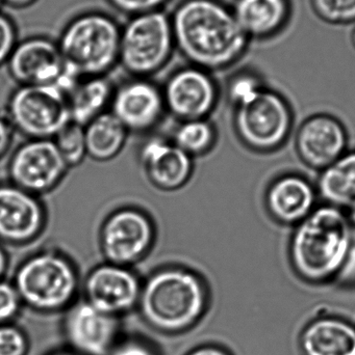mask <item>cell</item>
Here are the masks:
<instances>
[{"instance_id": "cell-26", "label": "cell", "mask_w": 355, "mask_h": 355, "mask_svg": "<svg viewBox=\"0 0 355 355\" xmlns=\"http://www.w3.org/2000/svg\"><path fill=\"white\" fill-rule=\"evenodd\" d=\"M266 87L264 79L258 72L243 69L229 77L225 94L229 104L236 108L254 100Z\"/></svg>"}, {"instance_id": "cell-17", "label": "cell", "mask_w": 355, "mask_h": 355, "mask_svg": "<svg viewBox=\"0 0 355 355\" xmlns=\"http://www.w3.org/2000/svg\"><path fill=\"white\" fill-rule=\"evenodd\" d=\"M138 162L148 183L163 192L179 191L194 174V159L169 137L150 135L140 146Z\"/></svg>"}, {"instance_id": "cell-28", "label": "cell", "mask_w": 355, "mask_h": 355, "mask_svg": "<svg viewBox=\"0 0 355 355\" xmlns=\"http://www.w3.org/2000/svg\"><path fill=\"white\" fill-rule=\"evenodd\" d=\"M315 15L331 25L355 23V0H311Z\"/></svg>"}, {"instance_id": "cell-14", "label": "cell", "mask_w": 355, "mask_h": 355, "mask_svg": "<svg viewBox=\"0 0 355 355\" xmlns=\"http://www.w3.org/2000/svg\"><path fill=\"white\" fill-rule=\"evenodd\" d=\"M6 68L17 85H58L69 70L56 39L44 35L19 40Z\"/></svg>"}, {"instance_id": "cell-6", "label": "cell", "mask_w": 355, "mask_h": 355, "mask_svg": "<svg viewBox=\"0 0 355 355\" xmlns=\"http://www.w3.org/2000/svg\"><path fill=\"white\" fill-rule=\"evenodd\" d=\"M176 53L166 10L129 17L121 26L119 67L131 77L152 78Z\"/></svg>"}, {"instance_id": "cell-18", "label": "cell", "mask_w": 355, "mask_h": 355, "mask_svg": "<svg viewBox=\"0 0 355 355\" xmlns=\"http://www.w3.org/2000/svg\"><path fill=\"white\" fill-rule=\"evenodd\" d=\"M316 184L299 173H283L271 180L264 193L267 214L277 225L294 227L319 206Z\"/></svg>"}, {"instance_id": "cell-31", "label": "cell", "mask_w": 355, "mask_h": 355, "mask_svg": "<svg viewBox=\"0 0 355 355\" xmlns=\"http://www.w3.org/2000/svg\"><path fill=\"white\" fill-rule=\"evenodd\" d=\"M27 342L20 329L0 324V355H25Z\"/></svg>"}, {"instance_id": "cell-13", "label": "cell", "mask_w": 355, "mask_h": 355, "mask_svg": "<svg viewBox=\"0 0 355 355\" xmlns=\"http://www.w3.org/2000/svg\"><path fill=\"white\" fill-rule=\"evenodd\" d=\"M48 225L41 196L8 182L0 184V243L25 246L37 241Z\"/></svg>"}, {"instance_id": "cell-12", "label": "cell", "mask_w": 355, "mask_h": 355, "mask_svg": "<svg viewBox=\"0 0 355 355\" xmlns=\"http://www.w3.org/2000/svg\"><path fill=\"white\" fill-rule=\"evenodd\" d=\"M110 112L129 133L150 135L167 114L162 87L152 78L129 76L115 85Z\"/></svg>"}, {"instance_id": "cell-3", "label": "cell", "mask_w": 355, "mask_h": 355, "mask_svg": "<svg viewBox=\"0 0 355 355\" xmlns=\"http://www.w3.org/2000/svg\"><path fill=\"white\" fill-rule=\"evenodd\" d=\"M210 302V286L201 273L185 265L166 264L142 282L138 304L151 327L179 331L197 323Z\"/></svg>"}, {"instance_id": "cell-29", "label": "cell", "mask_w": 355, "mask_h": 355, "mask_svg": "<svg viewBox=\"0 0 355 355\" xmlns=\"http://www.w3.org/2000/svg\"><path fill=\"white\" fill-rule=\"evenodd\" d=\"M112 10L122 16H138L148 12L166 10L172 0H106Z\"/></svg>"}, {"instance_id": "cell-20", "label": "cell", "mask_w": 355, "mask_h": 355, "mask_svg": "<svg viewBox=\"0 0 355 355\" xmlns=\"http://www.w3.org/2000/svg\"><path fill=\"white\" fill-rule=\"evenodd\" d=\"M302 355H355V324L333 314H320L304 324L298 337Z\"/></svg>"}, {"instance_id": "cell-2", "label": "cell", "mask_w": 355, "mask_h": 355, "mask_svg": "<svg viewBox=\"0 0 355 355\" xmlns=\"http://www.w3.org/2000/svg\"><path fill=\"white\" fill-rule=\"evenodd\" d=\"M354 244L347 212L322 202L293 227L288 243L290 267L306 285L335 284Z\"/></svg>"}, {"instance_id": "cell-16", "label": "cell", "mask_w": 355, "mask_h": 355, "mask_svg": "<svg viewBox=\"0 0 355 355\" xmlns=\"http://www.w3.org/2000/svg\"><path fill=\"white\" fill-rule=\"evenodd\" d=\"M83 289L85 302L116 317L139 304L142 281L131 267L104 261L89 271Z\"/></svg>"}, {"instance_id": "cell-34", "label": "cell", "mask_w": 355, "mask_h": 355, "mask_svg": "<svg viewBox=\"0 0 355 355\" xmlns=\"http://www.w3.org/2000/svg\"><path fill=\"white\" fill-rule=\"evenodd\" d=\"M14 135L15 130L6 114H0V159L10 151Z\"/></svg>"}, {"instance_id": "cell-37", "label": "cell", "mask_w": 355, "mask_h": 355, "mask_svg": "<svg viewBox=\"0 0 355 355\" xmlns=\"http://www.w3.org/2000/svg\"><path fill=\"white\" fill-rule=\"evenodd\" d=\"M3 8H12V10H23L35 6L39 0H1Z\"/></svg>"}, {"instance_id": "cell-36", "label": "cell", "mask_w": 355, "mask_h": 355, "mask_svg": "<svg viewBox=\"0 0 355 355\" xmlns=\"http://www.w3.org/2000/svg\"><path fill=\"white\" fill-rule=\"evenodd\" d=\"M188 355H233L227 348L220 345H204L196 348Z\"/></svg>"}, {"instance_id": "cell-39", "label": "cell", "mask_w": 355, "mask_h": 355, "mask_svg": "<svg viewBox=\"0 0 355 355\" xmlns=\"http://www.w3.org/2000/svg\"><path fill=\"white\" fill-rule=\"evenodd\" d=\"M348 219H349L350 227H352V233L355 240V208L347 211Z\"/></svg>"}, {"instance_id": "cell-33", "label": "cell", "mask_w": 355, "mask_h": 355, "mask_svg": "<svg viewBox=\"0 0 355 355\" xmlns=\"http://www.w3.org/2000/svg\"><path fill=\"white\" fill-rule=\"evenodd\" d=\"M108 355H156L149 346L135 340L114 346Z\"/></svg>"}, {"instance_id": "cell-24", "label": "cell", "mask_w": 355, "mask_h": 355, "mask_svg": "<svg viewBox=\"0 0 355 355\" xmlns=\"http://www.w3.org/2000/svg\"><path fill=\"white\" fill-rule=\"evenodd\" d=\"M83 127L88 157L96 162H108L120 155L131 135L110 112Z\"/></svg>"}, {"instance_id": "cell-8", "label": "cell", "mask_w": 355, "mask_h": 355, "mask_svg": "<svg viewBox=\"0 0 355 355\" xmlns=\"http://www.w3.org/2000/svg\"><path fill=\"white\" fill-rule=\"evenodd\" d=\"M15 132L25 139H53L71 122L67 95L58 85H17L6 110Z\"/></svg>"}, {"instance_id": "cell-42", "label": "cell", "mask_w": 355, "mask_h": 355, "mask_svg": "<svg viewBox=\"0 0 355 355\" xmlns=\"http://www.w3.org/2000/svg\"><path fill=\"white\" fill-rule=\"evenodd\" d=\"M56 355H73V354H56Z\"/></svg>"}, {"instance_id": "cell-7", "label": "cell", "mask_w": 355, "mask_h": 355, "mask_svg": "<svg viewBox=\"0 0 355 355\" xmlns=\"http://www.w3.org/2000/svg\"><path fill=\"white\" fill-rule=\"evenodd\" d=\"M294 125L295 116L289 100L268 85L251 101L233 108L236 137L254 153L281 150L291 137Z\"/></svg>"}, {"instance_id": "cell-23", "label": "cell", "mask_w": 355, "mask_h": 355, "mask_svg": "<svg viewBox=\"0 0 355 355\" xmlns=\"http://www.w3.org/2000/svg\"><path fill=\"white\" fill-rule=\"evenodd\" d=\"M323 204L347 211L355 208V149L319 173L316 183Z\"/></svg>"}, {"instance_id": "cell-15", "label": "cell", "mask_w": 355, "mask_h": 355, "mask_svg": "<svg viewBox=\"0 0 355 355\" xmlns=\"http://www.w3.org/2000/svg\"><path fill=\"white\" fill-rule=\"evenodd\" d=\"M349 135L337 116L325 112L312 114L302 121L296 131V154L311 170L320 173L348 151Z\"/></svg>"}, {"instance_id": "cell-1", "label": "cell", "mask_w": 355, "mask_h": 355, "mask_svg": "<svg viewBox=\"0 0 355 355\" xmlns=\"http://www.w3.org/2000/svg\"><path fill=\"white\" fill-rule=\"evenodd\" d=\"M169 17L185 64L214 74L237 64L249 48L251 41L224 0H179Z\"/></svg>"}, {"instance_id": "cell-9", "label": "cell", "mask_w": 355, "mask_h": 355, "mask_svg": "<svg viewBox=\"0 0 355 355\" xmlns=\"http://www.w3.org/2000/svg\"><path fill=\"white\" fill-rule=\"evenodd\" d=\"M156 238L158 227L151 215L141 207L124 205L102 220L98 243L106 262L133 268L149 256Z\"/></svg>"}, {"instance_id": "cell-5", "label": "cell", "mask_w": 355, "mask_h": 355, "mask_svg": "<svg viewBox=\"0 0 355 355\" xmlns=\"http://www.w3.org/2000/svg\"><path fill=\"white\" fill-rule=\"evenodd\" d=\"M12 283L22 304L42 312H53L70 304L76 296L79 268L66 252L42 248L19 263Z\"/></svg>"}, {"instance_id": "cell-11", "label": "cell", "mask_w": 355, "mask_h": 355, "mask_svg": "<svg viewBox=\"0 0 355 355\" xmlns=\"http://www.w3.org/2000/svg\"><path fill=\"white\" fill-rule=\"evenodd\" d=\"M69 170L52 139H25L10 156L8 182L42 196L56 189Z\"/></svg>"}, {"instance_id": "cell-19", "label": "cell", "mask_w": 355, "mask_h": 355, "mask_svg": "<svg viewBox=\"0 0 355 355\" xmlns=\"http://www.w3.org/2000/svg\"><path fill=\"white\" fill-rule=\"evenodd\" d=\"M65 331L68 341L85 355H108L114 347L118 331L116 317L81 302L67 314Z\"/></svg>"}, {"instance_id": "cell-22", "label": "cell", "mask_w": 355, "mask_h": 355, "mask_svg": "<svg viewBox=\"0 0 355 355\" xmlns=\"http://www.w3.org/2000/svg\"><path fill=\"white\" fill-rule=\"evenodd\" d=\"M115 83L108 76L81 77L67 93L71 121L85 126L110 112Z\"/></svg>"}, {"instance_id": "cell-25", "label": "cell", "mask_w": 355, "mask_h": 355, "mask_svg": "<svg viewBox=\"0 0 355 355\" xmlns=\"http://www.w3.org/2000/svg\"><path fill=\"white\" fill-rule=\"evenodd\" d=\"M169 139L190 157L210 154L218 141V130L210 119L177 122Z\"/></svg>"}, {"instance_id": "cell-32", "label": "cell", "mask_w": 355, "mask_h": 355, "mask_svg": "<svg viewBox=\"0 0 355 355\" xmlns=\"http://www.w3.org/2000/svg\"><path fill=\"white\" fill-rule=\"evenodd\" d=\"M21 304L22 302L14 284L1 279L0 281V324H6L8 321L12 320L18 313Z\"/></svg>"}, {"instance_id": "cell-10", "label": "cell", "mask_w": 355, "mask_h": 355, "mask_svg": "<svg viewBox=\"0 0 355 355\" xmlns=\"http://www.w3.org/2000/svg\"><path fill=\"white\" fill-rule=\"evenodd\" d=\"M160 87L167 114L176 122L210 119L220 101V85L214 74L192 64L177 67Z\"/></svg>"}, {"instance_id": "cell-43", "label": "cell", "mask_w": 355, "mask_h": 355, "mask_svg": "<svg viewBox=\"0 0 355 355\" xmlns=\"http://www.w3.org/2000/svg\"><path fill=\"white\" fill-rule=\"evenodd\" d=\"M354 324H355V322H354Z\"/></svg>"}, {"instance_id": "cell-35", "label": "cell", "mask_w": 355, "mask_h": 355, "mask_svg": "<svg viewBox=\"0 0 355 355\" xmlns=\"http://www.w3.org/2000/svg\"><path fill=\"white\" fill-rule=\"evenodd\" d=\"M335 284L346 289L355 288V244L343 270L340 273Z\"/></svg>"}, {"instance_id": "cell-30", "label": "cell", "mask_w": 355, "mask_h": 355, "mask_svg": "<svg viewBox=\"0 0 355 355\" xmlns=\"http://www.w3.org/2000/svg\"><path fill=\"white\" fill-rule=\"evenodd\" d=\"M19 40L18 26L14 19L3 10H0V69L8 64Z\"/></svg>"}, {"instance_id": "cell-21", "label": "cell", "mask_w": 355, "mask_h": 355, "mask_svg": "<svg viewBox=\"0 0 355 355\" xmlns=\"http://www.w3.org/2000/svg\"><path fill=\"white\" fill-rule=\"evenodd\" d=\"M236 19L250 41H268L283 33L293 15L292 0H233Z\"/></svg>"}, {"instance_id": "cell-38", "label": "cell", "mask_w": 355, "mask_h": 355, "mask_svg": "<svg viewBox=\"0 0 355 355\" xmlns=\"http://www.w3.org/2000/svg\"><path fill=\"white\" fill-rule=\"evenodd\" d=\"M8 265H10V258H8V252L0 243V281L3 279L4 275L8 272Z\"/></svg>"}, {"instance_id": "cell-40", "label": "cell", "mask_w": 355, "mask_h": 355, "mask_svg": "<svg viewBox=\"0 0 355 355\" xmlns=\"http://www.w3.org/2000/svg\"><path fill=\"white\" fill-rule=\"evenodd\" d=\"M352 45H354V47L355 49V27L354 28V31H352Z\"/></svg>"}, {"instance_id": "cell-27", "label": "cell", "mask_w": 355, "mask_h": 355, "mask_svg": "<svg viewBox=\"0 0 355 355\" xmlns=\"http://www.w3.org/2000/svg\"><path fill=\"white\" fill-rule=\"evenodd\" d=\"M52 141L69 168H76L88 157L85 127L81 125L71 121Z\"/></svg>"}, {"instance_id": "cell-41", "label": "cell", "mask_w": 355, "mask_h": 355, "mask_svg": "<svg viewBox=\"0 0 355 355\" xmlns=\"http://www.w3.org/2000/svg\"><path fill=\"white\" fill-rule=\"evenodd\" d=\"M2 8H3V4H2V1L0 0V10H2Z\"/></svg>"}, {"instance_id": "cell-4", "label": "cell", "mask_w": 355, "mask_h": 355, "mask_svg": "<svg viewBox=\"0 0 355 355\" xmlns=\"http://www.w3.org/2000/svg\"><path fill=\"white\" fill-rule=\"evenodd\" d=\"M121 26L101 10H85L71 17L56 42L67 67L79 76H108L119 67Z\"/></svg>"}]
</instances>
